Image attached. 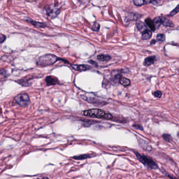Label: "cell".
I'll return each mask as SVG.
<instances>
[{
    "instance_id": "10",
    "label": "cell",
    "mask_w": 179,
    "mask_h": 179,
    "mask_svg": "<svg viewBox=\"0 0 179 179\" xmlns=\"http://www.w3.org/2000/svg\"><path fill=\"white\" fill-rule=\"evenodd\" d=\"M136 26L137 28L138 31H140L141 33H144L145 32L148 30V29L145 25L144 23L140 21H138L136 22Z\"/></svg>"
},
{
    "instance_id": "6",
    "label": "cell",
    "mask_w": 179,
    "mask_h": 179,
    "mask_svg": "<svg viewBox=\"0 0 179 179\" xmlns=\"http://www.w3.org/2000/svg\"><path fill=\"white\" fill-rule=\"evenodd\" d=\"M45 9L47 14L50 18H56L60 13V10L55 7L54 5H49L46 7Z\"/></svg>"
},
{
    "instance_id": "18",
    "label": "cell",
    "mask_w": 179,
    "mask_h": 179,
    "mask_svg": "<svg viewBox=\"0 0 179 179\" xmlns=\"http://www.w3.org/2000/svg\"><path fill=\"white\" fill-rule=\"evenodd\" d=\"M120 82L121 84H122L125 87L128 86L131 84V81L129 80V79H127L125 78H121L120 80Z\"/></svg>"
},
{
    "instance_id": "22",
    "label": "cell",
    "mask_w": 179,
    "mask_h": 179,
    "mask_svg": "<svg viewBox=\"0 0 179 179\" xmlns=\"http://www.w3.org/2000/svg\"><path fill=\"white\" fill-rule=\"evenodd\" d=\"M100 27V26L99 24H98V23H95L92 26V30L95 31V32H98L99 31Z\"/></svg>"
},
{
    "instance_id": "16",
    "label": "cell",
    "mask_w": 179,
    "mask_h": 179,
    "mask_svg": "<svg viewBox=\"0 0 179 179\" xmlns=\"http://www.w3.org/2000/svg\"><path fill=\"white\" fill-rule=\"evenodd\" d=\"M145 22L147 25L150 28L151 30L152 31H155L156 30V26L155 23L153 21L151 20L150 18H148L145 20Z\"/></svg>"
},
{
    "instance_id": "26",
    "label": "cell",
    "mask_w": 179,
    "mask_h": 179,
    "mask_svg": "<svg viewBox=\"0 0 179 179\" xmlns=\"http://www.w3.org/2000/svg\"><path fill=\"white\" fill-rule=\"evenodd\" d=\"M79 1L82 4H87L90 0H79Z\"/></svg>"
},
{
    "instance_id": "4",
    "label": "cell",
    "mask_w": 179,
    "mask_h": 179,
    "mask_svg": "<svg viewBox=\"0 0 179 179\" xmlns=\"http://www.w3.org/2000/svg\"><path fill=\"white\" fill-rule=\"evenodd\" d=\"M15 100L18 105L22 107H26L30 103V98L26 93H21L15 97Z\"/></svg>"
},
{
    "instance_id": "8",
    "label": "cell",
    "mask_w": 179,
    "mask_h": 179,
    "mask_svg": "<svg viewBox=\"0 0 179 179\" xmlns=\"http://www.w3.org/2000/svg\"><path fill=\"white\" fill-rule=\"evenodd\" d=\"M137 139L140 146L143 149H144L145 150L148 151H151L152 147L148 142H146V141H145L144 140L141 139L139 137H137Z\"/></svg>"
},
{
    "instance_id": "29",
    "label": "cell",
    "mask_w": 179,
    "mask_h": 179,
    "mask_svg": "<svg viewBox=\"0 0 179 179\" xmlns=\"http://www.w3.org/2000/svg\"><path fill=\"white\" fill-rule=\"evenodd\" d=\"M156 43V41L155 40H152V42H151V44H155Z\"/></svg>"
},
{
    "instance_id": "19",
    "label": "cell",
    "mask_w": 179,
    "mask_h": 179,
    "mask_svg": "<svg viewBox=\"0 0 179 179\" xmlns=\"http://www.w3.org/2000/svg\"><path fill=\"white\" fill-rule=\"evenodd\" d=\"M90 157V156L88 155H82L78 156H74L73 157L74 159L76 160H84Z\"/></svg>"
},
{
    "instance_id": "20",
    "label": "cell",
    "mask_w": 179,
    "mask_h": 179,
    "mask_svg": "<svg viewBox=\"0 0 179 179\" xmlns=\"http://www.w3.org/2000/svg\"><path fill=\"white\" fill-rule=\"evenodd\" d=\"M156 38H157V40L158 41H159V42H164V41L165 40L166 37H165V35H164V34H160L157 35Z\"/></svg>"
},
{
    "instance_id": "27",
    "label": "cell",
    "mask_w": 179,
    "mask_h": 179,
    "mask_svg": "<svg viewBox=\"0 0 179 179\" xmlns=\"http://www.w3.org/2000/svg\"><path fill=\"white\" fill-rule=\"evenodd\" d=\"M49 179V178H48L47 177H38V178H36V179Z\"/></svg>"
},
{
    "instance_id": "21",
    "label": "cell",
    "mask_w": 179,
    "mask_h": 179,
    "mask_svg": "<svg viewBox=\"0 0 179 179\" xmlns=\"http://www.w3.org/2000/svg\"><path fill=\"white\" fill-rule=\"evenodd\" d=\"M162 137L164 138V140L166 142H170L171 140V137L169 134H164L162 135Z\"/></svg>"
},
{
    "instance_id": "12",
    "label": "cell",
    "mask_w": 179,
    "mask_h": 179,
    "mask_svg": "<svg viewBox=\"0 0 179 179\" xmlns=\"http://www.w3.org/2000/svg\"><path fill=\"white\" fill-rule=\"evenodd\" d=\"M72 67L74 70L77 71H85V70L89 69V67L85 65H71Z\"/></svg>"
},
{
    "instance_id": "14",
    "label": "cell",
    "mask_w": 179,
    "mask_h": 179,
    "mask_svg": "<svg viewBox=\"0 0 179 179\" xmlns=\"http://www.w3.org/2000/svg\"><path fill=\"white\" fill-rule=\"evenodd\" d=\"M153 0H133L134 4L137 6H142L151 2Z\"/></svg>"
},
{
    "instance_id": "5",
    "label": "cell",
    "mask_w": 179,
    "mask_h": 179,
    "mask_svg": "<svg viewBox=\"0 0 179 179\" xmlns=\"http://www.w3.org/2000/svg\"><path fill=\"white\" fill-rule=\"evenodd\" d=\"M153 22L155 25L156 27H159L161 24L164 25V26L166 27H171L174 26L172 22H171L168 18L164 17H157L154 20Z\"/></svg>"
},
{
    "instance_id": "3",
    "label": "cell",
    "mask_w": 179,
    "mask_h": 179,
    "mask_svg": "<svg viewBox=\"0 0 179 179\" xmlns=\"http://www.w3.org/2000/svg\"><path fill=\"white\" fill-rule=\"evenodd\" d=\"M135 154L137 159L147 168L151 169H157L158 168V166L157 164L150 158L146 156L142 155L137 152H135Z\"/></svg>"
},
{
    "instance_id": "17",
    "label": "cell",
    "mask_w": 179,
    "mask_h": 179,
    "mask_svg": "<svg viewBox=\"0 0 179 179\" xmlns=\"http://www.w3.org/2000/svg\"><path fill=\"white\" fill-rule=\"evenodd\" d=\"M152 36V32L150 30H148L142 34V39L144 40H149Z\"/></svg>"
},
{
    "instance_id": "7",
    "label": "cell",
    "mask_w": 179,
    "mask_h": 179,
    "mask_svg": "<svg viewBox=\"0 0 179 179\" xmlns=\"http://www.w3.org/2000/svg\"><path fill=\"white\" fill-rule=\"evenodd\" d=\"M85 100L87 101V102H89V103H92L93 104H94L95 105H101V106H102V105H105L106 103L105 102H104L103 101L100 100L98 99L95 98H87V97H85L84 98Z\"/></svg>"
},
{
    "instance_id": "23",
    "label": "cell",
    "mask_w": 179,
    "mask_h": 179,
    "mask_svg": "<svg viewBox=\"0 0 179 179\" xmlns=\"http://www.w3.org/2000/svg\"><path fill=\"white\" fill-rule=\"evenodd\" d=\"M154 96L157 98H160L162 96V92L160 91H156L153 93Z\"/></svg>"
},
{
    "instance_id": "28",
    "label": "cell",
    "mask_w": 179,
    "mask_h": 179,
    "mask_svg": "<svg viewBox=\"0 0 179 179\" xmlns=\"http://www.w3.org/2000/svg\"><path fill=\"white\" fill-rule=\"evenodd\" d=\"M4 71H3V70H0V74H4Z\"/></svg>"
},
{
    "instance_id": "2",
    "label": "cell",
    "mask_w": 179,
    "mask_h": 179,
    "mask_svg": "<svg viewBox=\"0 0 179 179\" xmlns=\"http://www.w3.org/2000/svg\"><path fill=\"white\" fill-rule=\"evenodd\" d=\"M58 57L53 54H46L40 57L37 60L38 66H45L53 65L59 60Z\"/></svg>"
},
{
    "instance_id": "25",
    "label": "cell",
    "mask_w": 179,
    "mask_h": 179,
    "mask_svg": "<svg viewBox=\"0 0 179 179\" xmlns=\"http://www.w3.org/2000/svg\"><path fill=\"white\" fill-rule=\"evenodd\" d=\"M133 126L135 128H137V129H140V130H143L142 127L141 125H134Z\"/></svg>"
},
{
    "instance_id": "13",
    "label": "cell",
    "mask_w": 179,
    "mask_h": 179,
    "mask_svg": "<svg viewBox=\"0 0 179 179\" xmlns=\"http://www.w3.org/2000/svg\"><path fill=\"white\" fill-rule=\"evenodd\" d=\"M25 21L29 22V23L32 24L33 25H34V26L37 28H44L46 27L45 24L43 23H40V22H35L33 20H30V19H28L26 20Z\"/></svg>"
},
{
    "instance_id": "9",
    "label": "cell",
    "mask_w": 179,
    "mask_h": 179,
    "mask_svg": "<svg viewBox=\"0 0 179 179\" xmlns=\"http://www.w3.org/2000/svg\"><path fill=\"white\" fill-rule=\"evenodd\" d=\"M45 80H46L47 85H48V86L56 85V84H57V83H58V78H56V76H47Z\"/></svg>"
},
{
    "instance_id": "24",
    "label": "cell",
    "mask_w": 179,
    "mask_h": 179,
    "mask_svg": "<svg viewBox=\"0 0 179 179\" xmlns=\"http://www.w3.org/2000/svg\"><path fill=\"white\" fill-rule=\"evenodd\" d=\"M6 40V36L0 33V44L3 43Z\"/></svg>"
},
{
    "instance_id": "11",
    "label": "cell",
    "mask_w": 179,
    "mask_h": 179,
    "mask_svg": "<svg viewBox=\"0 0 179 179\" xmlns=\"http://www.w3.org/2000/svg\"><path fill=\"white\" fill-rule=\"evenodd\" d=\"M157 60V58L156 56H151V57H147L145 59L144 62V65L145 66H149L153 65L155 63V62Z\"/></svg>"
},
{
    "instance_id": "1",
    "label": "cell",
    "mask_w": 179,
    "mask_h": 179,
    "mask_svg": "<svg viewBox=\"0 0 179 179\" xmlns=\"http://www.w3.org/2000/svg\"><path fill=\"white\" fill-rule=\"evenodd\" d=\"M83 114L85 116L94 118H103L105 120H112L113 118V116L111 114L98 109L85 111L83 112Z\"/></svg>"
},
{
    "instance_id": "15",
    "label": "cell",
    "mask_w": 179,
    "mask_h": 179,
    "mask_svg": "<svg viewBox=\"0 0 179 179\" xmlns=\"http://www.w3.org/2000/svg\"><path fill=\"white\" fill-rule=\"evenodd\" d=\"M97 58L100 61H103V62H106V61H109L111 59V57L108 55H104V54H101L98 56Z\"/></svg>"
}]
</instances>
